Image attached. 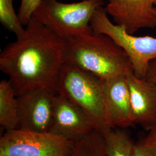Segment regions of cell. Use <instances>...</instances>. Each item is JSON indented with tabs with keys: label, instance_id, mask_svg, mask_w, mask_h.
Masks as SVG:
<instances>
[{
	"label": "cell",
	"instance_id": "cell-8",
	"mask_svg": "<svg viewBox=\"0 0 156 156\" xmlns=\"http://www.w3.org/2000/svg\"><path fill=\"white\" fill-rule=\"evenodd\" d=\"M95 129L90 118L79 106L56 94L49 133L76 142Z\"/></svg>",
	"mask_w": 156,
	"mask_h": 156
},
{
	"label": "cell",
	"instance_id": "cell-5",
	"mask_svg": "<svg viewBox=\"0 0 156 156\" xmlns=\"http://www.w3.org/2000/svg\"><path fill=\"white\" fill-rule=\"evenodd\" d=\"M90 25L94 33L109 36L123 49L137 77H146L151 62L156 59V36L138 37L128 33L124 27L110 20L103 6L95 11Z\"/></svg>",
	"mask_w": 156,
	"mask_h": 156
},
{
	"label": "cell",
	"instance_id": "cell-20",
	"mask_svg": "<svg viewBox=\"0 0 156 156\" xmlns=\"http://www.w3.org/2000/svg\"><path fill=\"white\" fill-rule=\"evenodd\" d=\"M155 10H156V6H155Z\"/></svg>",
	"mask_w": 156,
	"mask_h": 156
},
{
	"label": "cell",
	"instance_id": "cell-11",
	"mask_svg": "<svg viewBox=\"0 0 156 156\" xmlns=\"http://www.w3.org/2000/svg\"><path fill=\"white\" fill-rule=\"evenodd\" d=\"M103 80L106 115L110 127L127 128L134 125L131 118L130 94L126 75Z\"/></svg>",
	"mask_w": 156,
	"mask_h": 156
},
{
	"label": "cell",
	"instance_id": "cell-16",
	"mask_svg": "<svg viewBox=\"0 0 156 156\" xmlns=\"http://www.w3.org/2000/svg\"><path fill=\"white\" fill-rule=\"evenodd\" d=\"M41 0H21L18 17L23 26H26L33 15L34 12Z\"/></svg>",
	"mask_w": 156,
	"mask_h": 156
},
{
	"label": "cell",
	"instance_id": "cell-3",
	"mask_svg": "<svg viewBox=\"0 0 156 156\" xmlns=\"http://www.w3.org/2000/svg\"><path fill=\"white\" fill-rule=\"evenodd\" d=\"M56 92L79 106L90 118L95 129L104 135L112 128L108 121L103 80L92 73L64 62Z\"/></svg>",
	"mask_w": 156,
	"mask_h": 156
},
{
	"label": "cell",
	"instance_id": "cell-4",
	"mask_svg": "<svg viewBox=\"0 0 156 156\" xmlns=\"http://www.w3.org/2000/svg\"><path fill=\"white\" fill-rule=\"evenodd\" d=\"M105 0H83L63 3L58 0H41L33 17L66 41L93 33L90 21Z\"/></svg>",
	"mask_w": 156,
	"mask_h": 156
},
{
	"label": "cell",
	"instance_id": "cell-13",
	"mask_svg": "<svg viewBox=\"0 0 156 156\" xmlns=\"http://www.w3.org/2000/svg\"><path fill=\"white\" fill-rule=\"evenodd\" d=\"M105 135L106 156H132L134 142L122 129L113 128Z\"/></svg>",
	"mask_w": 156,
	"mask_h": 156
},
{
	"label": "cell",
	"instance_id": "cell-18",
	"mask_svg": "<svg viewBox=\"0 0 156 156\" xmlns=\"http://www.w3.org/2000/svg\"><path fill=\"white\" fill-rule=\"evenodd\" d=\"M148 131V134L141 141L146 145L151 146L156 149V124Z\"/></svg>",
	"mask_w": 156,
	"mask_h": 156
},
{
	"label": "cell",
	"instance_id": "cell-9",
	"mask_svg": "<svg viewBox=\"0 0 156 156\" xmlns=\"http://www.w3.org/2000/svg\"><path fill=\"white\" fill-rule=\"evenodd\" d=\"M156 0H108L107 14L115 24L134 34L142 28L156 27Z\"/></svg>",
	"mask_w": 156,
	"mask_h": 156
},
{
	"label": "cell",
	"instance_id": "cell-14",
	"mask_svg": "<svg viewBox=\"0 0 156 156\" xmlns=\"http://www.w3.org/2000/svg\"><path fill=\"white\" fill-rule=\"evenodd\" d=\"M71 156H106L105 135L97 130L76 142Z\"/></svg>",
	"mask_w": 156,
	"mask_h": 156
},
{
	"label": "cell",
	"instance_id": "cell-17",
	"mask_svg": "<svg viewBox=\"0 0 156 156\" xmlns=\"http://www.w3.org/2000/svg\"><path fill=\"white\" fill-rule=\"evenodd\" d=\"M132 156H156V149L140 141L134 143Z\"/></svg>",
	"mask_w": 156,
	"mask_h": 156
},
{
	"label": "cell",
	"instance_id": "cell-2",
	"mask_svg": "<svg viewBox=\"0 0 156 156\" xmlns=\"http://www.w3.org/2000/svg\"><path fill=\"white\" fill-rule=\"evenodd\" d=\"M64 62L92 73L102 80L134 73L123 49L109 36L94 32L66 41Z\"/></svg>",
	"mask_w": 156,
	"mask_h": 156
},
{
	"label": "cell",
	"instance_id": "cell-12",
	"mask_svg": "<svg viewBox=\"0 0 156 156\" xmlns=\"http://www.w3.org/2000/svg\"><path fill=\"white\" fill-rule=\"evenodd\" d=\"M0 124L6 131L19 126L17 96L9 80L0 82Z\"/></svg>",
	"mask_w": 156,
	"mask_h": 156
},
{
	"label": "cell",
	"instance_id": "cell-10",
	"mask_svg": "<svg viewBox=\"0 0 156 156\" xmlns=\"http://www.w3.org/2000/svg\"><path fill=\"white\" fill-rule=\"evenodd\" d=\"M134 124L149 131L156 124V84L146 78L137 77L134 73L126 75Z\"/></svg>",
	"mask_w": 156,
	"mask_h": 156
},
{
	"label": "cell",
	"instance_id": "cell-7",
	"mask_svg": "<svg viewBox=\"0 0 156 156\" xmlns=\"http://www.w3.org/2000/svg\"><path fill=\"white\" fill-rule=\"evenodd\" d=\"M56 94L55 90L43 88L17 97L18 128L39 133L49 132Z\"/></svg>",
	"mask_w": 156,
	"mask_h": 156
},
{
	"label": "cell",
	"instance_id": "cell-6",
	"mask_svg": "<svg viewBox=\"0 0 156 156\" xmlns=\"http://www.w3.org/2000/svg\"><path fill=\"white\" fill-rule=\"evenodd\" d=\"M76 142L49 132L19 128L0 138V156H71Z\"/></svg>",
	"mask_w": 156,
	"mask_h": 156
},
{
	"label": "cell",
	"instance_id": "cell-15",
	"mask_svg": "<svg viewBox=\"0 0 156 156\" xmlns=\"http://www.w3.org/2000/svg\"><path fill=\"white\" fill-rule=\"evenodd\" d=\"M0 22L8 31L14 34L16 38L22 37L25 28L15 11L13 0H0Z\"/></svg>",
	"mask_w": 156,
	"mask_h": 156
},
{
	"label": "cell",
	"instance_id": "cell-19",
	"mask_svg": "<svg viewBox=\"0 0 156 156\" xmlns=\"http://www.w3.org/2000/svg\"><path fill=\"white\" fill-rule=\"evenodd\" d=\"M145 78L156 84V59L151 62Z\"/></svg>",
	"mask_w": 156,
	"mask_h": 156
},
{
	"label": "cell",
	"instance_id": "cell-1",
	"mask_svg": "<svg viewBox=\"0 0 156 156\" xmlns=\"http://www.w3.org/2000/svg\"><path fill=\"white\" fill-rule=\"evenodd\" d=\"M66 41L32 17L22 37L0 54V69L9 76L17 97L56 85L64 63Z\"/></svg>",
	"mask_w": 156,
	"mask_h": 156
}]
</instances>
